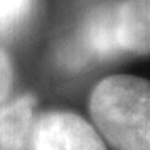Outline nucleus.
Here are the masks:
<instances>
[{"label": "nucleus", "mask_w": 150, "mask_h": 150, "mask_svg": "<svg viewBox=\"0 0 150 150\" xmlns=\"http://www.w3.org/2000/svg\"><path fill=\"white\" fill-rule=\"evenodd\" d=\"M90 115L115 150H150V82L112 75L90 95Z\"/></svg>", "instance_id": "1"}, {"label": "nucleus", "mask_w": 150, "mask_h": 150, "mask_svg": "<svg viewBox=\"0 0 150 150\" xmlns=\"http://www.w3.org/2000/svg\"><path fill=\"white\" fill-rule=\"evenodd\" d=\"M30 150H107L97 130L75 113H45L33 123Z\"/></svg>", "instance_id": "2"}, {"label": "nucleus", "mask_w": 150, "mask_h": 150, "mask_svg": "<svg viewBox=\"0 0 150 150\" xmlns=\"http://www.w3.org/2000/svg\"><path fill=\"white\" fill-rule=\"evenodd\" d=\"M122 54L115 35L113 5H103L87 17L77 35V42L65 57L67 64L82 67L90 60H105Z\"/></svg>", "instance_id": "3"}, {"label": "nucleus", "mask_w": 150, "mask_h": 150, "mask_svg": "<svg viewBox=\"0 0 150 150\" xmlns=\"http://www.w3.org/2000/svg\"><path fill=\"white\" fill-rule=\"evenodd\" d=\"M113 23L123 54H150V0L113 4Z\"/></svg>", "instance_id": "4"}, {"label": "nucleus", "mask_w": 150, "mask_h": 150, "mask_svg": "<svg viewBox=\"0 0 150 150\" xmlns=\"http://www.w3.org/2000/svg\"><path fill=\"white\" fill-rule=\"evenodd\" d=\"M33 100L30 95L0 103V150H25L33 129Z\"/></svg>", "instance_id": "5"}, {"label": "nucleus", "mask_w": 150, "mask_h": 150, "mask_svg": "<svg viewBox=\"0 0 150 150\" xmlns=\"http://www.w3.org/2000/svg\"><path fill=\"white\" fill-rule=\"evenodd\" d=\"M32 5L33 0H0V35L18 27Z\"/></svg>", "instance_id": "6"}, {"label": "nucleus", "mask_w": 150, "mask_h": 150, "mask_svg": "<svg viewBox=\"0 0 150 150\" xmlns=\"http://www.w3.org/2000/svg\"><path fill=\"white\" fill-rule=\"evenodd\" d=\"M12 82H13V70L10 59L4 50H0V103L7 100L12 90Z\"/></svg>", "instance_id": "7"}]
</instances>
